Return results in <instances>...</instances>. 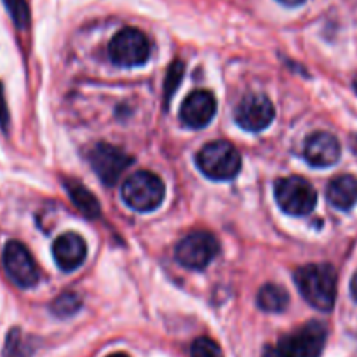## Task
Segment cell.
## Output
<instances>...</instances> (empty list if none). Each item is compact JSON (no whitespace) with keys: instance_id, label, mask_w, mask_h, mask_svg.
<instances>
[{"instance_id":"cell-1","label":"cell","mask_w":357,"mask_h":357,"mask_svg":"<svg viewBox=\"0 0 357 357\" xmlns=\"http://www.w3.org/2000/svg\"><path fill=\"white\" fill-rule=\"evenodd\" d=\"M295 282L307 303L330 312L337 300V272L330 264L303 265L295 272Z\"/></svg>"},{"instance_id":"cell-2","label":"cell","mask_w":357,"mask_h":357,"mask_svg":"<svg viewBox=\"0 0 357 357\" xmlns=\"http://www.w3.org/2000/svg\"><path fill=\"white\" fill-rule=\"evenodd\" d=\"M197 166L211 180H232L241 171V153L232 143L216 139L199 150Z\"/></svg>"},{"instance_id":"cell-3","label":"cell","mask_w":357,"mask_h":357,"mask_svg":"<svg viewBox=\"0 0 357 357\" xmlns=\"http://www.w3.org/2000/svg\"><path fill=\"white\" fill-rule=\"evenodd\" d=\"M166 195V187L157 174L138 171L122 185V199L131 209L149 213L159 208Z\"/></svg>"},{"instance_id":"cell-4","label":"cell","mask_w":357,"mask_h":357,"mask_svg":"<svg viewBox=\"0 0 357 357\" xmlns=\"http://www.w3.org/2000/svg\"><path fill=\"white\" fill-rule=\"evenodd\" d=\"M279 208L293 216H305L314 211L317 194L312 185L302 176L281 178L274 187Z\"/></svg>"},{"instance_id":"cell-5","label":"cell","mask_w":357,"mask_h":357,"mask_svg":"<svg viewBox=\"0 0 357 357\" xmlns=\"http://www.w3.org/2000/svg\"><path fill=\"white\" fill-rule=\"evenodd\" d=\"M108 56L117 66H139L150 56V44L145 33L136 28H124L117 31L108 45Z\"/></svg>"},{"instance_id":"cell-6","label":"cell","mask_w":357,"mask_h":357,"mask_svg":"<svg viewBox=\"0 0 357 357\" xmlns=\"http://www.w3.org/2000/svg\"><path fill=\"white\" fill-rule=\"evenodd\" d=\"M218 251L220 244L215 239V236L208 232H194L188 234L176 244L174 258L183 267L192 268V271H201L211 264Z\"/></svg>"},{"instance_id":"cell-7","label":"cell","mask_w":357,"mask_h":357,"mask_svg":"<svg viewBox=\"0 0 357 357\" xmlns=\"http://www.w3.org/2000/svg\"><path fill=\"white\" fill-rule=\"evenodd\" d=\"M326 326L319 321H312L282 338L279 349L286 357H321L326 345Z\"/></svg>"},{"instance_id":"cell-8","label":"cell","mask_w":357,"mask_h":357,"mask_svg":"<svg viewBox=\"0 0 357 357\" xmlns=\"http://www.w3.org/2000/svg\"><path fill=\"white\" fill-rule=\"evenodd\" d=\"M2 264L10 281L20 288H33L38 282L40 274H38L37 264L30 251L24 248V244L17 243V241L7 243L3 248Z\"/></svg>"},{"instance_id":"cell-9","label":"cell","mask_w":357,"mask_h":357,"mask_svg":"<svg viewBox=\"0 0 357 357\" xmlns=\"http://www.w3.org/2000/svg\"><path fill=\"white\" fill-rule=\"evenodd\" d=\"M87 159H89L94 173L100 176L105 185L117 183L119 178L132 164L131 155H128L124 150L117 149V146L108 145V143H98L96 146H93Z\"/></svg>"},{"instance_id":"cell-10","label":"cell","mask_w":357,"mask_h":357,"mask_svg":"<svg viewBox=\"0 0 357 357\" xmlns=\"http://www.w3.org/2000/svg\"><path fill=\"white\" fill-rule=\"evenodd\" d=\"M274 105L265 94L253 93L248 94L241 100V103L236 108V122L243 129L251 132H260L265 128L271 126L274 121Z\"/></svg>"},{"instance_id":"cell-11","label":"cell","mask_w":357,"mask_h":357,"mask_svg":"<svg viewBox=\"0 0 357 357\" xmlns=\"http://www.w3.org/2000/svg\"><path fill=\"white\" fill-rule=\"evenodd\" d=\"M216 114V100L209 91H194L185 98L180 108V119L194 129L206 128Z\"/></svg>"},{"instance_id":"cell-12","label":"cell","mask_w":357,"mask_h":357,"mask_svg":"<svg viewBox=\"0 0 357 357\" xmlns=\"http://www.w3.org/2000/svg\"><path fill=\"white\" fill-rule=\"evenodd\" d=\"M342 155L340 142L331 132H314L303 145V157L312 167H330Z\"/></svg>"},{"instance_id":"cell-13","label":"cell","mask_w":357,"mask_h":357,"mask_svg":"<svg viewBox=\"0 0 357 357\" xmlns=\"http://www.w3.org/2000/svg\"><path fill=\"white\" fill-rule=\"evenodd\" d=\"M86 241L73 232L61 234L52 244V257H54L56 265L65 272L79 268L86 260Z\"/></svg>"},{"instance_id":"cell-14","label":"cell","mask_w":357,"mask_h":357,"mask_svg":"<svg viewBox=\"0 0 357 357\" xmlns=\"http://www.w3.org/2000/svg\"><path fill=\"white\" fill-rule=\"evenodd\" d=\"M326 199L340 211L354 208L357 202V178L352 174H342L331 180L326 188Z\"/></svg>"},{"instance_id":"cell-15","label":"cell","mask_w":357,"mask_h":357,"mask_svg":"<svg viewBox=\"0 0 357 357\" xmlns=\"http://www.w3.org/2000/svg\"><path fill=\"white\" fill-rule=\"evenodd\" d=\"M65 188L73 204L77 206V209H79L86 218L94 220L100 216V202H98V199L91 194L89 188H86L82 183H79V181L75 180H66Z\"/></svg>"},{"instance_id":"cell-16","label":"cell","mask_w":357,"mask_h":357,"mask_svg":"<svg viewBox=\"0 0 357 357\" xmlns=\"http://www.w3.org/2000/svg\"><path fill=\"white\" fill-rule=\"evenodd\" d=\"M257 303L265 312L278 314L288 309L289 295L282 286L278 284H265L261 286L257 295Z\"/></svg>"},{"instance_id":"cell-17","label":"cell","mask_w":357,"mask_h":357,"mask_svg":"<svg viewBox=\"0 0 357 357\" xmlns=\"http://www.w3.org/2000/svg\"><path fill=\"white\" fill-rule=\"evenodd\" d=\"M82 307V300L79 298L77 293L66 291L63 295H59L54 302L51 303V312L54 314L56 317H72L73 314L79 312V309Z\"/></svg>"},{"instance_id":"cell-18","label":"cell","mask_w":357,"mask_h":357,"mask_svg":"<svg viewBox=\"0 0 357 357\" xmlns=\"http://www.w3.org/2000/svg\"><path fill=\"white\" fill-rule=\"evenodd\" d=\"M10 17L17 28H26L30 24V10L26 0H3Z\"/></svg>"},{"instance_id":"cell-19","label":"cell","mask_w":357,"mask_h":357,"mask_svg":"<svg viewBox=\"0 0 357 357\" xmlns=\"http://www.w3.org/2000/svg\"><path fill=\"white\" fill-rule=\"evenodd\" d=\"M192 357H223L222 349L215 340L208 337H201L192 344Z\"/></svg>"},{"instance_id":"cell-20","label":"cell","mask_w":357,"mask_h":357,"mask_svg":"<svg viewBox=\"0 0 357 357\" xmlns=\"http://www.w3.org/2000/svg\"><path fill=\"white\" fill-rule=\"evenodd\" d=\"M183 63H173L166 75V84H164V96L167 98V101L174 96V91L178 89L181 82V77H183Z\"/></svg>"},{"instance_id":"cell-21","label":"cell","mask_w":357,"mask_h":357,"mask_svg":"<svg viewBox=\"0 0 357 357\" xmlns=\"http://www.w3.org/2000/svg\"><path fill=\"white\" fill-rule=\"evenodd\" d=\"M7 122H9V114H7V105L6 100H3L2 84H0V126L7 128Z\"/></svg>"},{"instance_id":"cell-22","label":"cell","mask_w":357,"mask_h":357,"mask_svg":"<svg viewBox=\"0 0 357 357\" xmlns=\"http://www.w3.org/2000/svg\"><path fill=\"white\" fill-rule=\"evenodd\" d=\"M261 357H286L284 354H282V351L278 347H267L265 349V352L261 354Z\"/></svg>"},{"instance_id":"cell-23","label":"cell","mask_w":357,"mask_h":357,"mask_svg":"<svg viewBox=\"0 0 357 357\" xmlns=\"http://www.w3.org/2000/svg\"><path fill=\"white\" fill-rule=\"evenodd\" d=\"M351 295H352V298H354V302L357 303V272L351 281Z\"/></svg>"},{"instance_id":"cell-24","label":"cell","mask_w":357,"mask_h":357,"mask_svg":"<svg viewBox=\"0 0 357 357\" xmlns=\"http://www.w3.org/2000/svg\"><path fill=\"white\" fill-rule=\"evenodd\" d=\"M279 2L284 3V6H288V7H296V6H302L305 0H279Z\"/></svg>"},{"instance_id":"cell-25","label":"cell","mask_w":357,"mask_h":357,"mask_svg":"<svg viewBox=\"0 0 357 357\" xmlns=\"http://www.w3.org/2000/svg\"><path fill=\"white\" fill-rule=\"evenodd\" d=\"M108 357H129V356L124 354V352H117V354H112V356H108Z\"/></svg>"},{"instance_id":"cell-26","label":"cell","mask_w":357,"mask_h":357,"mask_svg":"<svg viewBox=\"0 0 357 357\" xmlns=\"http://www.w3.org/2000/svg\"><path fill=\"white\" fill-rule=\"evenodd\" d=\"M354 87H356V93H357V79H356V82H354Z\"/></svg>"}]
</instances>
